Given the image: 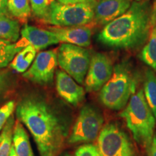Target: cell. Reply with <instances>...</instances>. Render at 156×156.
Listing matches in <instances>:
<instances>
[{
  "label": "cell",
  "instance_id": "6",
  "mask_svg": "<svg viewBox=\"0 0 156 156\" xmlns=\"http://www.w3.org/2000/svg\"><path fill=\"white\" fill-rule=\"evenodd\" d=\"M90 58L89 51L76 45L62 44L57 49L59 67L80 85L85 82Z\"/></svg>",
  "mask_w": 156,
  "mask_h": 156
},
{
  "label": "cell",
  "instance_id": "15",
  "mask_svg": "<svg viewBox=\"0 0 156 156\" xmlns=\"http://www.w3.org/2000/svg\"><path fill=\"white\" fill-rule=\"evenodd\" d=\"M12 145L17 156H34L29 136L18 119L15 122L13 127Z\"/></svg>",
  "mask_w": 156,
  "mask_h": 156
},
{
  "label": "cell",
  "instance_id": "23",
  "mask_svg": "<svg viewBox=\"0 0 156 156\" xmlns=\"http://www.w3.org/2000/svg\"><path fill=\"white\" fill-rule=\"evenodd\" d=\"M29 1L34 14L39 18L43 19L54 0H29Z\"/></svg>",
  "mask_w": 156,
  "mask_h": 156
},
{
  "label": "cell",
  "instance_id": "8",
  "mask_svg": "<svg viewBox=\"0 0 156 156\" xmlns=\"http://www.w3.org/2000/svg\"><path fill=\"white\" fill-rule=\"evenodd\" d=\"M103 122L104 119L98 109L92 105H85L76 119L68 142L73 145L95 141L102 129Z\"/></svg>",
  "mask_w": 156,
  "mask_h": 156
},
{
  "label": "cell",
  "instance_id": "27",
  "mask_svg": "<svg viewBox=\"0 0 156 156\" xmlns=\"http://www.w3.org/2000/svg\"><path fill=\"white\" fill-rule=\"evenodd\" d=\"M95 0H57L58 2L63 5H73V4L85 3V2H93Z\"/></svg>",
  "mask_w": 156,
  "mask_h": 156
},
{
  "label": "cell",
  "instance_id": "21",
  "mask_svg": "<svg viewBox=\"0 0 156 156\" xmlns=\"http://www.w3.org/2000/svg\"><path fill=\"white\" fill-rule=\"evenodd\" d=\"M7 9L20 22L25 23L30 15L29 0H7Z\"/></svg>",
  "mask_w": 156,
  "mask_h": 156
},
{
  "label": "cell",
  "instance_id": "13",
  "mask_svg": "<svg viewBox=\"0 0 156 156\" xmlns=\"http://www.w3.org/2000/svg\"><path fill=\"white\" fill-rule=\"evenodd\" d=\"M50 30L53 31L57 37L58 41L62 44H69L81 47H87L91 44L92 30L88 27H51Z\"/></svg>",
  "mask_w": 156,
  "mask_h": 156
},
{
  "label": "cell",
  "instance_id": "16",
  "mask_svg": "<svg viewBox=\"0 0 156 156\" xmlns=\"http://www.w3.org/2000/svg\"><path fill=\"white\" fill-rule=\"evenodd\" d=\"M37 51L32 46H26L17 53L9 67L19 73H24L30 67L36 58Z\"/></svg>",
  "mask_w": 156,
  "mask_h": 156
},
{
  "label": "cell",
  "instance_id": "5",
  "mask_svg": "<svg viewBox=\"0 0 156 156\" xmlns=\"http://www.w3.org/2000/svg\"><path fill=\"white\" fill-rule=\"evenodd\" d=\"M94 16L93 2L63 5L54 0L42 21L57 27L83 26L92 22Z\"/></svg>",
  "mask_w": 156,
  "mask_h": 156
},
{
  "label": "cell",
  "instance_id": "9",
  "mask_svg": "<svg viewBox=\"0 0 156 156\" xmlns=\"http://www.w3.org/2000/svg\"><path fill=\"white\" fill-rule=\"evenodd\" d=\"M58 64L57 50L41 51L37 54L30 67L23 76L34 83L48 85L53 82Z\"/></svg>",
  "mask_w": 156,
  "mask_h": 156
},
{
  "label": "cell",
  "instance_id": "4",
  "mask_svg": "<svg viewBox=\"0 0 156 156\" xmlns=\"http://www.w3.org/2000/svg\"><path fill=\"white\" fill-rule=\"evenodd\" d=\"M135 88L129 67L127 63L122 62L114 67L112 77L100 90L99 98L106 108L119 111L126 106Z\"/></svg>",
  "mask_w": 156,
  "mask_h": 156
},
{
  "label": "cell",
  "instance_id": "12",
  "mask_svg": "<svg viewBox=\"0 0 156 156\" xmlns=\"http://www.w3.org/2000/svg\"><path fill=\"white\" fill-rule=\"evenodd\" d=\"M21 40H20L25 46H32L37 51L57 44L59 43L56 34L50 30L37 28L28 24H25L20 30Z\"/></svg>",
  "mask_w": 156,
  "mask_h": 156
},
{
  "label": "cell",
  "instance_id": "14",
  "mask_svg": "<svg viewBox=\"0 0 156 156\" xmlns=\"http://www.w3.org/2000/svg\"><path fill=\"white\" fill-rule=\"evenodd\" d=\"M130 6V0H100L95 6L94 19L99 24L106 25L124 14Z\"/></svg>",
  "mask_w": 156,
  "mask_h": 156
},
{
  "label": "cell",
  "instance_id": "25",
  "mask_svg": "<svg viewBox=\"0 0 156 156\" xmlns=\"http://www.w3.org/2000/svg\"><path fill=\"white\" fill-rule=\"evenodd\" d=\"M75 156H101L98 146L86 144L80 146L76 150Z\"/></svg>",
  "mask_w": 156,
  "mask_h": 156
},
{
  "label": "cell",
  "instance_id": "30",
  "mask_svg": "<svg viewBox=\"0 0 156 156\" xmlns=\"http://www.w3.org/2000/svg\"><path fill=\"white\" fill-rule=\"evenodd\" d=\"M9 156H17L16 153H15V149H14V147H13V145L12 146V148H11V152H10V154H9Z\"/></svg>",
  "mask_w": 156,
  "mask_h": 156
},
{
  "label": "cell",
  "instance_id": "32",
  "mask_svg": "<svg viewBox=\"0 0 156 156\" xmlns=\"http://www.w3.org/2000/svg\"><path fill=\"white\" fill-rule=\"evenodd\" d=\"M1 140H2V136L1 134H0V142H1Z\"/></svg>",
  "mask_w": 156,
  "mask_h": 156
},
{
  "label": "cell",
  "instance_id": "11",
  "mask_svg": "<svg viewBox=\"0 0 156 156\" xmlns=\"http://www.w3.org/2000/svg\"><path fill=\"white\" fill-rule=\"evenodd\" d=\"M56 88L58 94L74 106L85 99V91L83 87L64 70L56 72Z\"/></svg>",
  "mask_w": 156,
  "mask_h": 156
},
{
  "label": "cell",
  "instance_id": "18",
  "mask_svg": "<svg viewBox=\"0 0 156 156\" xmlns=\"http://www.w3.org/2000/svg\"><path fill=\"white\" fill-rule=\"evenodd\" d=\"M20 34V25L16 20L0 15V38L15 43Z\"/></svg>",
  "mask_w": 156,
  "mask_h": 156
},
{
  "label": "cell",
  "instance_id": "2",
  "mask_svg": "<svg viewBox=\"0 0 156 156\" xmlns=\"http://www.w3.org/2000/svg\"><path fill=\"white\" fill-rule=\"evenodd\" d=\"M151 28L150 5L135 2L124 14L105 25L98 41L109 48L134 49L147 41Z\"/></svg>",
  "mask_w": 156,
  "mask_h": 156
},
{
  "label": "cell",
  "instance_id": "17",
  "mask_svg": "<svg viewBox=\"0 0 156 156\" xmlns=\"http://www.w3.org/2000/svg\"><path fill=\"white\" fill-rule=\"evenodd\" d=\"M147 40L140 52V58L154 72H156V22L152 25Z\"/></svg>",
  "mask_w": 156,
  "mask_h": 156
},
{
  "label": "cell",
  "instance_id": "33",
  "mask_svg": "<svg viewBox=\"0 0 156 156\" xmlns=\"http://www.w3.org/2000/svg\"><path fill=\"white\" fill-rule=\"evenodd\" d=\"M136 1H141V0H136Z\"/></svg>",
  "mask_w": 156,
  "mask_h": 156
},
{
  "label": "cell",
  "instance_id": "19",
  "mask_svg": "<svg viewBox=\"0 0 156 156\" xmlns=\"http://www.w3.org/2000/svg\"><path fill=\"white\" fill-rule=\"evenodd\" d=\"M25 46L20 41L14 43L0 38V68L8 66L15 55Z\"/></svg>",
  "mask_w": 156,
  "mask_h": 156
},
{
  "label": "cell",
  "instance_id": "20",
  "mask_svg": "<svg viewBox=\"0 0 156 156\" xmlns=\"http://www.w3.org/2000/svg\"><path fill=\"white\" fill-rule=\"evenodd\" d=\"M144 94L148 106L156 119V75L152 69H147L144 79Z\"/></svg>",
  "mask_w": 156,
  "mask_h": 156
},
{
  "label": "cell",
  "instance_id": "29",
  "mask_svg": "<svg viewBox=\"0 0 156 156\" xmlns=\"http://www.w3.org/2000/svg\"><path fill=\"white\" fill-rule=\"evenodd\" d=\"M4 87H5V79L2 74L0 73V94L2 92Z\"/></svg>",
  "mask_w": 156,
  "mask_h": 156
},
{
  "label": "cell",
  "instance_id": "26",
  "mask_svg": "<svg viewBox=\"0 0 156 156\" xmlns=\"http://www.w3.org/2000/svg\"><path fill=\"white\" fill-rule=\"evenodd\" d=\"M148 156H156V134H155L151 145L147 149Z\"/></svg>",
  "mask_w": 156,
  "mask_h": 156
},
{
  "label": "cell",
  "instance_id": "1",
  "mask_svg": "<svg viewBox=\"0 0 156 156\" xmlns=\"http://www.w3.org/2000/svg\"><path fill=\"white\" fill-rule=\"evenodd\" d=\"M20 122L32 134L40 156H57L67 136V127L57 112L44 99L23 98L15 108Z\"/></svg>",
  "mask_w": 156,
  "mask_h": 156
},
{
  "label": "cell",
  "instance_id": "24",
  "mask_svg": "<svg viewBox=\"0 0 156 156\" xmlns=\"http://www.w3.org/2000/svg\"><path fill=\"white\" fill-rule=\"evenodd\" d=\"M15 108V101H10L0 107V132L2 131L4 126L12 115Z\"/></svg>",
  "mask_w": 156,
  "mask_h": 156
},
{
  "label": "cell",
  "instance_id": "7",
  "mask_svg": "<svg viewBox=\"0 0 156 156\" xmlns=\"http://www.w3.org/2000/svg\"><path fill=\"white\" fill-rule=\"evenodd\" d=\"M101 156H136L135 147L125 132L115 123H108L98 138Z\"/></svg>",
  "mask_w": 156,
  "mask_h": 156
},
{
  "label": "cell",
  "instance_id": "22",
  "mask_svg": "<svg viewBox=\"0 0 156 156\" xmlns=\"http://www.w3.org/2000/svg\"><path fill=\"white\" fill-rule=\"evenodd\" d=\"M14 117L10 116L1 132L2 140L0 142V156H9L12 146V134L14 127Z\"/></svg>",
  "mask_w": 156,
  "mask_h": 156
},
{
  "label": "cell",
  "instance_id": "31",
  "mask_svg": "<svg viewBox=\"0 0 156 156\" xmlns=\"http://www.w3.org/2000/svg\"><path fill=\"white\" fill-rule=\"evenodd\" d=\"M62 156H72V155H69V154H68V153H65V154H64V155H62Z\"/></svg>",
  "mask_w": 156,
  "mask_h": 156
},
{
  "label": "cell",
  "instance_id": "28",
  "mask_svg": "<svg viewBox=\"0 0 156 156\" xmlns=\"http://www.w3.org/2000/svg\"><path fill=\"white\" fill-rule=\"evenodd\" d=\"M7 9V0H0V15H3Z\"/></svg>",
  "mask_w": 156,
  "mask_h": 156
},
{
  "label": "cell",
  "instance_id": "3",
  "mask_svg": "<svg viewBox=\"0 0 156 156\" xmlns=\"http://www.w3.org/2000/svg\"><path fill=\"white\" fill-rule=\"evenodd\" d=\"M121 116L134 140L147 149L155 135L156 119L146 101L143 90L134 91Z\"/></svg>",
  "mask_w": 156,
  "mask_h": 156
},
{
  "label": "cell",
  "instance_id": "10",
  "mask_svg": "<svg viewBox=\"0 0 156 156\" xmlns=\"http://www.w3.org/2000/svg\"><path fill=\"white\" fill-rule=\"evenodd\" d=\"M113 73L114 67L108 56L103 53L93 54L85 80L86 91L90 93L100 90L112 77Z\"/></svg>",
  "mask_w": 156,
  "mask_h": 156
}]
</instances>
